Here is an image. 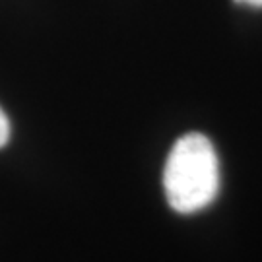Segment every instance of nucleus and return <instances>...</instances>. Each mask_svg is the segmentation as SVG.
<instances>
[{
  "label": "nucleus",
  "instance_id": "nucleus-1",
  "mask_svg": "<svg viewBox=\"0 0 262 262\" xmlns=\"http://www.w3.org/2000/svg\"><path fill=\"white\" fill-rule=\"evenodd\" d=\"M163 190L171 210L183 215L214 202L220 192V161L208 136L188 132L173 144L163 169Z\"/></svg>",
  "mask_w": 262,
  "mask_h": 262
},
{
  "label": "nucleus",
  "instance_id": "nucleus-2",
  "mask_svg": "<svg viewBox=\"0 0 262 262\" xmlns=\"http://www.w3.org/2000/svg\"><path fill=\"white\" fill-rule=\"evenodd\" d=\"M10 140V121L6 117V113L0 107V148H4Z\"/></svg>",
  "mask_w": 262,
  "mask_h": 262
},
{
  "label": "nucleus",
  "instance_id": "nucleus-3",
  "mask_svg": "<svg viewBox=\"0 0 262 262\" xmlns=\"http://www.w3.org/2000/svg\"><path fill=\"white\" fill-rule=\"evenodd\" d=\"M237 4H245L251 8H262V0H235Z\"/></svg>",
  "mask_w": 262,
  "mask_h": 262
}]
</instances>
